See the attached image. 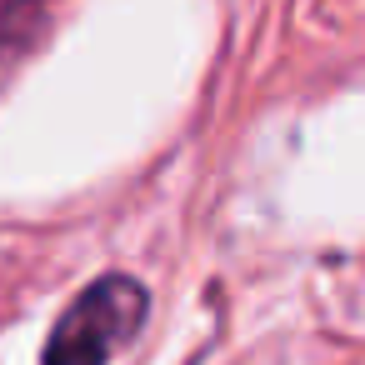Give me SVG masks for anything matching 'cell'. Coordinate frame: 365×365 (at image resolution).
Segmentation results:
<instances>
[{
  "mask_svg": "<svg viewBox=\"0 0 365 365\" xmlns=\"http://www.w3.org/2000/svg\"><path fill=\"white\" fill-rule=\"evenodd\" d=\"M150 295L130 275H101L56 320L41 365H110V355L145 325Z\"/></svg>",
  "mask_w": 365,
  "mask_h": 365,
  "instance_id": "cell-1",
  "label": "cell"
},
{
  "mask_svg": "<svg viewBox=\"0 0 365 365\" xmlns=\"http://www.w3.org/2000/svg\"><path fill=\"white\" fill-rule=\"evenodd\" d=\"M56 0H6L0 6V71L16 66L46 31V11Z\"/></svg>",
  "mask_w": 365,
  "mask_h": 365,
  "instance_id": "cell-2",
  "label": "cell"
}]
</instances>
